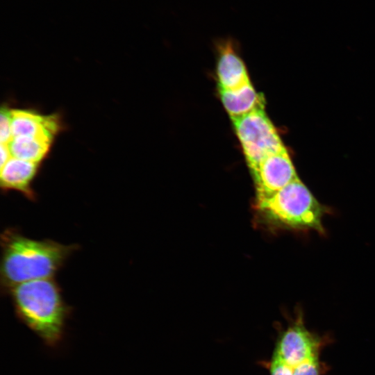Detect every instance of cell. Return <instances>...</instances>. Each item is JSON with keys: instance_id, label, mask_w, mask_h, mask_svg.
<instances>
[{"instance_id": "obj_13", "label": "cell", "mask_w": 375, "mask_h": 375, "mask_svg": "<svg viewBox=\"0 0 375 375\" xmlns=\"http://www.w3.org/2000/svg\"><path fill=\"white\" fill-rule=\"evenodd\" d=\"M294 375H319L317 358L306 360L293 367Z\"/></svg>"}, {"instance_id": "obj_9", "label": "cell", "mask_w": 375, "mask_h": 375, "mask_svg": "<svg viewBox=\"0 0 375 375\" xmlns=\"http://www.w3.org/2000/svg\"><path fill=\"white\" fill-rule=\"evenodd\" d=\"M40 163L11 157L1 167V188L4 191L16 190L27 199H36L32 183L38 174Z\"/></svg>"}, {"instance_id": "obj_5", "label": "cell", "mask_w": 375, "mask_h": 375, "mask_svg": "<svg viewBox=\"0 0 375 375\" xmlns=\"http://www.w3.org/2000/svg\"><path fill=\"white\" fill-rule=\"evenodd\" d=\"M257 201L267 198L298 178L286 149L262 160L251 170Z\"/></svg>"}, {"instance_id": "obj_2", "label": "cell", "mask_w": 375, "mask_h": 375, "mask_svg": "<svg viewBox=\"0 0 375 375\" xmlns=\"http://www.w3.org/2000/svg\"><path fill=\"white\" fill-rule=\"evenodd\" d=\"M8 292L18 319L45 344L54 347L62 341L71 308L52 278L24 282Z\"/></svg>"}, {"instance_id": "obj_14", "label": "cell", "mask_w": 375, "mask_h": 375, "mask_svg": "<svg viewBox=\"0 0 375 375\" xmlns=\"http://www.w3.org/2000/svg\"><path fill=\"white\" fill-rule=\"evenodd\" d=\"M271 375H294L293 367L287 365L274 353L271 365Z\"/></svg>"}, {"instance_id": "obj_10", "label": "cell", "mask_w": 375, "mask_h": 375, "mask_svg": "<svg viewBox=\"0 0 375 375\" xmlns=\"http://www.w3.org/2000/svg\"><path fill=\"white\" fill-rule=\"evenodd\" d=\"M222 103L232 120L243 117L256 109L264 107L260 94L251 82L233 90H219Z\"/></svg>"}, {"instance_id": "obj_8", "label": "cell", "mask_w": 375, "mask_h": 375, "mask_svg": "<svg viewBox=\"0 0 375 375\" xmlns=\"http://www.w3.org/2000/svg\"><path fill=\"white\" fill-rule=\"evenodd\" d=\"M12 138L30 136L53 142L61 130L57 115H43L27 109H11Z\"/></svg>"}, {"instance_id": "obj_1", "label": "cell", "mask_w": 375, "mask_h": 375, "mask_svg": "<svg viewBox=\"0 0 375 375\" xmlns=\"http://www.w3.org/2000/svg\"><path fill=\"white\" fill-rule=\"evenodd\" d=\"M1 245V283L6 292L24 282L52 278L78 247L31 239L14 228L2 233Z\"/></svg>"}, {"instance_id": "obj_7", "label": "cell", "mask_w": 375, "mask_h": 375, "mask_svg": "<svg viewBox=\"0 0 375 375\" xmlns=\"http://www.w3.org/2000/svg\"><path fill=\"white\" fill-rule=\"evenodd\" d=\"M318 348L317 339L299 322L290 326L280 338L275 353L287 365H297L316 358Z\"/></svg>"}, {"instance_id": "obj_4", "label": "cell", "mask_w": 375, "mask_h": 375, "mask_svg": "<svg viewBox=\"0 0 375 375\" xmlns=\"http://www.w3.org/2000/svg\"><path fill=\"white\" fill-rule=\"evenodd\" d=\"M233 122L250 170L267 157L285 149L264 107Z\"/></svg>"}, {"instance_id": "obj_3", "label": "cell", "mask_w": 375, "mask_h": 375, "mask_svg": "<svg viewBox=\"0 0 375 375\" xmlns=\"http://www.w3.org/2000/svg\"><path fill=\"white\" fill-rule=\"evenodd\" d=\"M257 203L258 208L274 221L292 228L323 231L325 208L299 178Z\"/></svg>"}, {"instance_id": "obj_11", "label": "cell", "mask_w": 375, "mask_h": 375, "mask_svg": "<svg viewBox=\"0 0 375 375\" xmlns=\"http://www.w3.org/2000/svg\"><path fill=\"white\" fill-rule=\"evenodd\" d=\"M51 142L30 136L13 137L8 144L12 157L40 163L49 152Z\"/></svg>"}, {"instance_id": "obj_15", "label": "cell", "mask_w": 375, "mask_h": 375, "mask_svg": "<svg viewBox=\"0 0 375 375\" xmlns=\"http://www.w3.org/2000/svg\"><path fill=\"white\" fill-rule=\"evenodd\" d=\"M12 157L8 144H1V167Z\"/></svg>"}, {"instance_id": "obj_6", "label": "cell", "mask_w": 375, "mask_h": 375, "mask_svg": "<svg viewBox=\"0 0 375 375\" xmlns=\"http://www.w3.org/2000/svg\"><path fill=\"white\" fill-rule=\"evenodd\" d=\"M215 46L218 53L217 75L219 90H236L250 83L236 42L227 38L216 40Z\"/></svg>"}, {"instance_id": "obj_12", "label": "cell", "mask_w": 375, "mask_h": 375, "mask_svg": "<svg viewBox=\"0 0 375 375\" xmlns=\"http://www.w3.org/2000/svg\"><path fill=\"white\" fill-rule=\"evenodd\" d=\"M10 110L6 106L1 107L0 119L1 144H8L12 138Z\"/></svg>"}]
</instances>
